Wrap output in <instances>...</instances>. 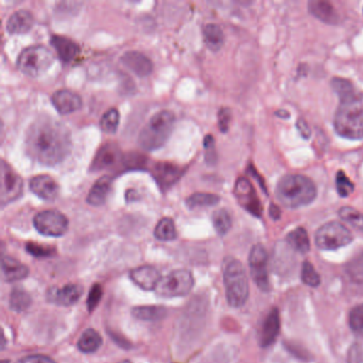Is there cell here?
<instances>
[{
  "label": "cell",
  "instance_id": "e0dca14e",
  "mask_svg": "<svg viewBox=\"0 0 363 363\" xmlns=\"http://www.w3.org/2000/svg\"><path fill=\"white\" fill-rule=\"evenodd\" d=\"M52 103L62 116L73 113L82 107V97L69 90L57 91L52 96Z\"/></svg>",
  "mask_w": 363,
  "mask_h": 363
},
{
  "label": "cell",
  "instance_id": "3957f363",
  "mask_svg": "<svg viewBox=\"0 0 363 363\" xmlns=\"http://www.w3.org/2000/svg\"><path fill=\"white\" fill-rule=\"evenodd\" d=\"M318 195L315 184L310 178L299 174H288L280 178L276 186V197L290 209L309 205Z\"/></svg>",
  "mask_w": 363,
  "mask_h": 363
},
{
  "label": "cell",
  "instance_id": "836d02e7",
  "mask_svg": "<svg viewBox=\"0 0 363 363\" xmlns=\"http://www.w3.org/2000/svg\"><path fill=\"white\" fill-rule=\"evenodd\" d=\"M220 201V197L209 193H195L186 199V205L190 208L211 207Z\"/></svg>",
  "mask_w": 363,
  "mask_h": 363
},
{
  "label": "cell",
  "instance_id": "30bf717a",
  "mask_svg": "<svg viewBox=\"0 0 363 363\" xmlns=\"http://www.w3.org/2000/svg\"><path fill=\"white\" fill-rule=\"evenodd\" d=\"M267 260H269V256H267V250L262 244H256L252 246L250 252V258H248L250 274H252L255 284L264 292L269 290Z\"/></svg>",
  "mask_w": 363,
  "mask_h": 363
},
{
  "label": "cell",
  "instance_id": "1f68e13d",
  "mask_svg": "<svg viewBox=\"0 0 363 363\" xmlns=\"http://www.w3.org/2000/svg\"><path fill=\"white\" fill-rule=\"evenodd\" d=\"M339 216L342 220L347 223L352 228L359 231H363V214L352 207H342L339 210Z\"/></svg>",
  "mask_w": 363,
  "mask_h": 363
},
{
  "label": "cell",
  "instance_id": "2e32d148",
  "mask_svg": "<svg viewBox=\"0 0 363 363\" xmlns=\"http://www.w3.org/2000/svg\"><path fill=\"white\" fill-rule=\"evenodd\" d=\"M280 331L279 311L276 308L269 311L261 325L259 333V343L261 347H269L277 339Z\"/></svg>",
  "mask_w": 363,
  "mask_h": 363
},
{
  "label": "cell",
  "instance_id": "7c38bea8",
  "mask_svg": "<svg viewBox=\"0 0 363 363\" xmlns=\"http://www.w3.org/2000/svg\"><path fill=\"white\" fill-rule=\"evenodd\" d=\"M233 193H235L238 203L244 209L247 210L250 214L257 218H260L262 216V206H261L260 199H258L254 186L246 178H239L237 180Z\"/></svg>",
  "mask_w": 363,
  "mask_h": 363
},
{
  "label": "cell",
  "instance_id": "f546056e",
  "mask_svg": "<svg viewBox=\"0 0 363 363\" xmlns=\"http://www.w3.org/2000/svg\"><path fill=\"white\" fill-rule=\"evenodd\" d=\"M155 237L160 241H173L177 238V231H176L175 223L172 218H163L159 220L155 229Z\"/></svg>",
  "mask_w": 363,
  "mask_h": 363
},
{
  "label": "cell",
  "instance_id": "f1b7e54d",
  "mask_svg": "<svg viewBox=\"0 0 363 363\" xmlns=\"http://www.w3.org/2000/svg\"><path fill=\"white\" fill-rule=\"evenodd\" d=\"M286 240L289 245L296 252H301V254H306V252H309V237H308L307 231L303 227H298V228L289 233Z\"/></svg>",
  "mask_w": 363,
  "mask_h": 363
},
{
  "label": "cell",
  "instance_id": "60d3db41",
  "mask_svg": "<svg viewBox=\"0 0 363 363\" xmlns=\"http://www.w3.org/2000/svg\"><path fill=\"white\" fill-rule=\"evenodd\" d=\"M27 250L29 254L33 256L38 257V258H45V257H50L52 255V248L46 247V246L39 245L35 243H28L26 246Z\"/></svg>",
  "mask_w": 363,
  "mask_h": 363
},
{
  "label": "cell",
  "instance_id": "f6af8a7d",
  "mask_svg": "<svg viewBox=\"0 0 363 363\" xmlns=\"http://www.w3.org/2000/svg\"><path fill=\"white\" fill-rule=\"evenodd\" d=\"M16 363H56L50 357L44 356V354H31L21 359Z\"/></svg>",
  "mask_w": 363,
  "mask_h": 363
},
{
  "label": "cell",
  "instance_id": "ffe728a7",
  "mask_svg": "<svg viewBox=\"0 0 363 363\" xmlns=\"http://www.w3.org/2000/svg\"><path fill=\"white\" fill-rule=\"evenodd\" d=\"M130 278L140 288L146 291H152L156 290L157 286L162 277L156 267L145 265V267L133 269L130 272Z\"/></svg>",
  "mask_w": 363,
  "mask_h": 363
},
{
  "label": "cell",
  "instance_id": "8d00e7d4",
  "mask_svg": "<svg viewBox=\"0 0 363 363\" xmlns=\"http://www.w3.org/2000/svg\"><path fill=\"white\" fill-rule=\"evenodd\" d=\"M335 188L337 194L341 197H347L354 192V184L350 182V178L344 172L339 171L335 176Z\"/></svg>",
  "mask_w": 363,
  "mask_h": 363
},
{
  "label": "cell",
  "instance_id": "52a82bcc",
  "mask_svg": "<svg viewBox=\"0 0 363 363\" xmlns=\"http://www.w3.org/2000/svg\"><path fill=\"white\" fill-rule=\"evenodd\" d=\"M194 286L192 273L186 269H176L161 278L156 288L159 296L164 298L184 296L190 293Z\"/></svg>",
  "mask_w": 363,
  "mask_h": 363
},
{
  "label": "cell",
  "instance_id": "cb8c5ba5",
  "mask_svg": "<svg viewBox=\"0 0 363 363\" xmlns=\"http://www.w3.org/2000/svg\"><path fill=\"white\" fill-rule=\"evenodd\" d=\"M50 44L56 50L57 54L60 57L61 60L65 61V62H71L77 57L78 52H79V48H78L77 44L65 37L54 35L50 39Z\"/></svg>",
  "mask_w": 363,
  "mask_h": 363
},
{
  "label": "cell",
  "instance_id": "9c48e42d",
  "mask_svg": "<svg viewBox=\"0 0 363 363\" xmlns=\"http://www.w3.org/2000/svg\"><path fill=\"white\" fill-rule=\"evenodd\" d=\"M33 225L41 235L61 237L69 229V220L57 210H45L35 216Z\"/></svg>",
  "mask_w": 363,
  "mask_h": 363
},
{
  "label": "cell",
  "instance_id": "bcb514c9",
  "mask_svg": "<svg viewBox=\"0 0 363 363\" xmlns=\"http://www.w3.org/2000/svg\"><path fill=\"white\" fill-rule=\"evenodd\" d=\"M297 126H298L299 133H301V135H303V138L309 137L310 129L308 128L307 123H306L305 121H299L298 124H297Z\"/></svg>",
  "mask_w": 363,
  "mask_h": 363
},
{
  "label": "cell",
  "instance_id": "4316f807",
  "mask_svg": "<svg viewBox=\"0 0 363 363\" xmlns=\"http://www.w3.org/2000/svg\"><path fill=\"white\" fill-rule=\"evenodd\" d=\"M167 309L161 306H141L133 309V315L138 320L156 322L167 316Z\"/></svg>",
  "mask_w": 363,
  "mask_h": 363
},
{
  "label": "cell",
  "instance_id": "277c9868",
  "mask_svg": "<svg viewBox=\"0 0 363 363\" xmlns=\"http://www.w3.org/2000/svg\"><path fill=\"white\" fill-rule=\"evenodd\" d=\"M226 298L229 306L240 308L245 305L250 295L247 276L245 269L239 260L226 258L223 264Z\"/></svg>",
  "mask_w": 363,
  "mask_h": 363
},
{
  "label": "cell",
  "instance_id": "d4e9b609",
  "mask_svg": "<svg viewBox=\"0 0 363 363\" xmlns=\"http://www.w3.org/2000/svg\"><path fill=\"white\" fill-rule=\"evenodd\" d=\"M3 273L6 281L14 282L26 278L29 274V269L12 257H4Z\"/></svg>",
  "mask_w": 363,
  "mask_h": 363
},
{
  "label": "cell",
  "instance_id": "d590c367",
  "mask_svg": "<svg viewBox=\"0 0 363 363\" xmlns=\"http://www.w3.org/2000/svg\"><path fill=\"white\" fill-rule=\"evenodd\" d=\"M118 124H120V113L118 110L112 109L108 110L101 120V128L104 133H114L118 130Z\"/></svg>",
  "mask_w": 363,
  "mask_h": 363
},
{
  "label": "cell",
  "instance_id": "c3c4849f",
  "mask_svg": "<svg viewBox=\"0 0 363 363\" xmlns=\"http://www.w3.org/2000/svg\"><path fill=\"white\" fill-rule=\"evenodd\" d=\"M118 363H131V362L129 360H124V361H122V362H118Z\"/></svg>",
  "mask_w": 363,
  "mask_h": 363
},
{
  "label": "cell",
  "instance_id": "7dc6e473",
  "mask_svg": "<svg viewBox=\"0 0 363 363\" xmlns=\"http://www.w3.org/2000/svg\"><path fill=\"white\" fill-rule=\"evenodd\" d=\"M269 213H271L272 218L274 220H278L280 218V210L279 208L276 207L275 205H272L269 208Z\"/></svg>",
  "mask_w": 363,
  "mask_h": 363
},
{
  "label": "cell",
  "instance_id": "f35d334b",
  "mask_svg": "<svg viewBox=\"0 0 363 363\" xmlns=\"http://www.w3.org/2000/svg\"><path fill=\"white\" fill-rule=\"evenodd\" d=\"M350 326L356 335H363V303L352 308L350 311Z\"/></svg>",
  "mask_w": 363,
  "mask_h": 363
},
{
  "label": "cell",
  "instance_id": "83f0119b",
  "mask_svg": "<svg viewBox=\"0 0 363 363\" xmlns=\"http://www.w3.org/2000/svg\"><path fill=\"white\" fill-rule=\"evenodd\" d=\"M101 344H103V339H101V335L94 329L89 328L82 333L77 345L80 352H84V354H92L99 350Z\"/></svg>",
  "mask_w": 363,
  "mask_h": 363
},
{
  "label": "cell",
  "instance_id": "44dd1931",
  "mask_svg": "<svg viewBox=\"0 0 363 363\" xmlns=\"http://www.w3.org/2000/svg\"><path fill=\"white\" fill-rule=\"evenodd\" d=\"M33 23L35 21H33V16L30 12L27 10H18V11L14 12L8 20V33L11 35H25L31 30Z\"/></svg>",
  "mask_w": 363,
  "mask_h": 363
},
{
  "label": "cell",
  "instance_id": "484cf974",
  "mask_svg": "<svg viewBox=\"0 0 363 363\" xmlns=\"http://www.w3.org/2000/svg\"><path fill=\"white\" fill-rule=\"evenodd\" d=\"M203 35L206 45L212 52H218L224 45V33L218 25H206L203 29Z\"/></svg>",
  "mask_w": 363,
  "mask_h": 363
},
{
  "label": "cell",
  "instance_id": "5bb4252c",
  "mask_svg": "<svg viewBox=\"0 0 363 363\" xmlns=\"http://www.w3.org/2000/svg\"><path fill=\"white\" fill-rule=\"evenodd\" d=\"M184 169L169 162H158L152 167V175L162 190L171 188L182 178Z\"/></svg>",
  "mask_w": 363,
  "mask_h": 363
},
{
  "label": "cell",
  "instance_id": "d6986e66",
  "mask_svg": "<svg viewBox=\"0 0 363 363\" xmlns=\"http://www.w3.org/2000/svg\"><path fill=\"white\" fill-rule=\"evenodd\" d=\"M123 65L139 77H146L152 72V62L142 52H127L121 58Z\"/></svg>",
  "mask_w": 363,
  "mask_h": 363
},
{
  "label": "cell",
  "instance_id": "ac0fdd59",
  "mask_svg": "<svg viewBox=\"0 0 363 363\" xmlns=\"http://www.w3.org/2000/svg\"><path fill=\"white\" fill-rule=\"evenodd\" d=\"M29 188L33 194L44 201H54L59 194V186L54 178L48 175H39L29 182Z\"/></svg>",
  "mask_w": 363,
  "mask_h": 363
},
{
  "label": "cell",
  "instance_id": "7402d4cb",
  "mask_svg": "<svg viewBox=\"0 0 363 363\" xmlns=\"http://www.w3.org/2000/svg\"><path fill=\"white\" fill-rule=\"evenodd\" d=\"M308 10L311 16L322 21L323 23L330 25H337L339 23V14L333 5L326 1H309Z\"/></svg>",
  "mask_w": 363,
  "mask_h": 363
},
{
  "label": "cell",
  "instance_id": "8992f818",
  "mask_svg": "<svg viewBox=\"0 0 363 363\" xmlns=\"http://www.w3.org/2000/svg\"><path fill=\"white\" fill-rule=\"evenodd\" d=\"M54 54L52 50L43 45H33L25 48L18 56V69L25 75L39 77L48 71L54 63Z\"/></svg>",
  "mask_w": 363,
  "mask_h": 363
},
{
  "label": "cell",
  "instance_id": "7bdbcfd3",
  "mask_svg": "<svg viewBox=\"0 0 363 363\" xmlns=\"http://www.w3.org/2000/svg\"><path fill=\"white\" fill-rule=\"evenodd\" d=\"M203 146L206 148V160L209 162H216V148H214V139L212 135H207L203 140Z\"/></svg>",
  "mask_w": 363,
  "mask_h": 363
},
{
  "label": "cell",
  "instance_id": "7a4b0ae2",
  "mask_svg": "<svg viewBox=\"0 0 363 363\" xmlns=\"http://www.w3.org/2000/svg\"><path fill=\"white\" fill-rule=\"evenodd\" d=\"M331 88L340 97L333 120L335 133L346 139H363V93L340 77L331 80Z\"/></svg>",
  "mask_w": 363,
  "mask_h": 363
},
{
  "label": "cell",
  "instance_id": "4dcf8cb0",
  "mask_svg": "<svg viewBox=\"0 0 363 363\" xmlns=\"http://www.w3.org/2000/svg\"><path fill=\"white\" fill-rule=\"evenodd\" d=\"M33 303L30 295L23 289H14L10 295L9 305L13 311H26Z\"/></svg>",
  "mask_w": 363,
  "mask_h": 363
},
{
  "label": "cell",
  "instance_id": "ab89813d",
  "mask_svg": "<svg viewBox=\"0 0 363 363\" xmlns=\"http://www.w3.org/2000/svg\"><path fill=\"white\" fill-rule=\"evenodd\" d=\"M347 363H363V341L354 342L347 354Z\"/></svg>",
  "mask_w": 363,
  "mask_h": 363
},
{
  "label": "cell",
  "instance_id": "9a60e30c",
  "mask_svg": "<svg viewBox=\"0 0 363 363\" xmlns=\"http://www.w3.org/2000/svg\"><path fill=\"white\" fill-rule=\"evenodd\" d=\"M123 159L121 148L116 143H107L101 146L97 152L96 156L93 159L91 164V171L99 172L101 169H109L114 167L116 163L121 162Z\"/></svg>",
  "mask_w": 363,
  "mask_h": 363
},
{
  "label": "cell",
  "instance_id": "74e56055",
  "mask_svg": "<svg viewBox=\"0 0 363 363\" xmlns=\"http://www.w3.org/2000/svg\"><path fill=\"white\" fill-rule=\"evenodd\" d=\"M301 280L309 286H318L320 284V277L311 263L305 261L301 267Z\"/></svg>",
  "mask_w": 363,
  "mask_h": 363
},
{
  "label": "cell",
  "instance_id": "603a6c76",
  "mask_svg": "<svg viewBox=\"0 0 363 363\" xmlns=\"http://www.w3.org/2000/svg\"><path fill=\"white\" fill-rule=\"evenodd\" d=\"M111 184L112 178L110 176H103V177L99 178L93 184L92 189L89 192L86 201L91 206H95V207L103 206L106 201H107L108 194H109L110 190H111Z\"/></svg>",
  "mask_w": 363,
  "mask_h": 363
},
{
  "label": "cell",
  "instance_id": "b9f144b4",
  "mask_svg": "<svg viewBox=\"0 0 363 363\" xmlns=\"http://www.w3.org/2000/svg\"><path fill=\"white\" fill-rule=\"evenodd\" d=\"M101 295H103V290L99 284H95L92 289H91L90 294H89L88 298V308L90 311H92L101 299Z\"/></svg>",
  "mask_w": 363,
  "mask_h": 363
},
{
  "label": "cell",
  "instance_id": "e575fe53",
  "mask_svg": "<svg viewBox=\"0 0 363 363\" xmlns=\"http://www.w3.org/2000/svg\"><path fill=\"white\" fill-rule=\"evenodd\" d=\"M345 271L352 281L363 284V252L352 258L346 264Z\"/></svg>",
  "mask_w": 363,
  "mask_h": 363
},
{
  "label": "cell",
  "instance_id": "ee69618b",
  "mask_svg": "<svg viewBox=\"0 0 363 363\" xmlns=\"http://www.w3.org/2000/svg\"><path fill=\"white\" fill-rule=\"evenodd\" d=\"M231 120V111L227 108H223L218 112V127L222 133H226L229 128V123Z\"/></svg>",
  "mask_w": 363,
  "mask_h": 363
},
{
  "label": "cell",
  "instance_id": "8fae6325",
  "mask_svg": "<svg viewBox=\"0 0 363 363\" xmlns=\"http://www.w3.org/2000/svg\"><path fill=\"white\" fill-rule=\"evenodd\" d=\"M23 179L6 161L1 162V205L6 206L20 199L23 193Z\"/></svg>",
  "mask_w": 363,
  "mask_h": 363
},
{
  "label": "cell",
  "instance_id": "5b68a950",
  "mask_svg": "<svg viewBox=\"0 0 363 363\" xmlns=\"http://www.w3.org/2000/svg\"><path fill=\"white\" fill-rule=\"evenodd\" d=\"M175 121V114L167 110L155 114L140 133V146L146 150L162 147L173 133Z\"/></svg>",
  "mask_w": 363,
  "mask_h": 363
},
{
  "label": "cell",
  "instance_id": "6da1fadb",
  "mask_svg": "<svg viewBox=\"0 0 363 363\" xmlns=\"http://www.w3.org/2000/svg\"><path fill=\"white\" fill-rule=\"evenodd\" d=\"M72 148L71 133L50 116L37 118L26 133V150L31 159L48 167L62 162Z\"/></svg>",
  "mask_w": 363,
  "mask_h": 363
},
{
  "label": "cell",
  "instance_id": "d6a6232c",
  "mask_svg": "<svg viewBox=\"0 0 363 363\" xmlns=\"http://www.w3.org/2000/svg\"><path fill=\"white\" fill-rule=\"evenodd\" d=\"M212 223H213L214 229L220 235H225L230 230L233 220H231L230 214L227 210H216L212 214Z\"/></svg>",
  "mask_w": 363,
  "mask_h": 363
},
{
  "label": "cell",
  "instance_id": "ba28073f",
  "mask_svg": "<svg viewBox=\"0 0 363 363\" xmlns=\"http://www.w3.org/2000/svg\"><path fill=\"white\" fill-rule=\"evenodd\" d=\"M352 235L343 224L329 222L323 225L315 233V244L322 250H335L352 241Z\"/></svg>",
  "mask_w": 363,
  "mask_h": 363
},
{
  "label": "cell",
  "instance_id": "4fadbf2b",
  "mask_svg": "<svg viewBox=\"0 0 363 363\" xmlns=\"http://www.w3.org/2000/svg\"><path fill=\"white\" fill-rule=\"evenodd\" d=\"M82 294H84V288L82 286L71 284H67L63 288L52 286L48 290L46 296L50 303L69 307L77 303L82 298Z\"/></svg>",
  "mask_w": 363,
  "mask_h": 363
}]
</instances>
